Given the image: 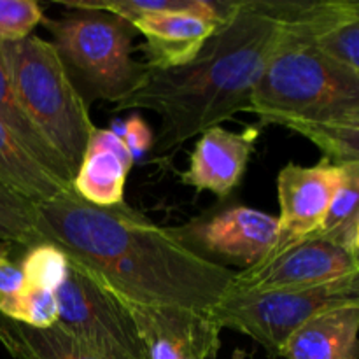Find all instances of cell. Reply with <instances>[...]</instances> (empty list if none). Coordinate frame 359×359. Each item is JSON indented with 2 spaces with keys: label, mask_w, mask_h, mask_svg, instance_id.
Segmentation results:
<instances>
[{
  "label": "cell",
  "mask_w": 359,
  "mask_h": 359,
  "mask_svg": "<svg viewBox=\"0 0 359 359\" xmlns=\"http://www.w3.org/2000/svg\"><path fill=\"white\" fill-rule=\"evenodd\" d=\"M44 244L126 304L212 312L235 270L205 258L174 228L153 223L125 203L98 207L76 191L37 203Z\"/></svg>",
  "instance_id": "cell-1"
},
{
  "label": "cell",
  "mask_w": 359,
  "mask_h": 359,
  "mask_svg": "<svg viewBox=\"0 0 359 359\" xmlns=\"http://www.w3.org/2000/svg\"><path fill=\"white\" fill-rule=\"evenodd\" d=\"M337 0H238L237 13L221 25L186 65L147 70L114 111H147L161 119L158 153L172 149L238 112H252V93L266 63L291 27L326 34L344 20Z\"/></svg>",
  "instance_id": "cell-2"
},
{
  "label": "cell",
  "mask_w": 359,
  "mask_h": 359,
  "mask_svg": "<svg viewBox=\"0 0 359 359\" xmlns=\"http://www.w3.org/2000/svg\"><path fill=\"white\" fill-rule=\"evenodd\" d=\"M319 34L291 27L252 93V112L266 125L333 126L359 121V76L318 46Z\"/></svg>",
  "instance_id": "cell-3"
},
{
  "label": "cell",
  "mask_w": 359,
  "mask_h": 359,
  "mask_svg": "<svg viewBox=\"0 0 359 359\" xmlns=\"http://www.w3.org/2000/svg\"><path fill=\"white\" fill-rule=\"evenodd\" d=\"M0 51L25 112L76 177L95 125L55 46L30 35Z\"/></svg>",
  "instance_id": "cell-4"
},
{
  "label": "cell",
  "mask_w": 359,
  "mask_h": 359,
  "mask_svg": "<svg viewBox=\"0 0 359 359\" xmlns=\"http://www.w3.org/2000/svg\"><path fill=\"white\" fill-rule=\"evenodd\" d=\"M58 20H44L56 53L81 97L88 102L125 100L149 67L133 60L135 28L102 9L70 7Z\"/></svg>",
  "instance_id": "cell-5"
},
{
  "label": "cell",
  "mask_w": 359,
  "mask_h": 359,
  "mask_svg": "<svg viewBox=\"0 0 359 359\" xmlns=\"http://www.w3.org/2000/svg\"><path fill=\"white\" fill-rule=\"evenodd\" d=\"M359 305V272L332 283L263 293H228L210 314L223 330L255 340L270 358H280L297 330L342 305Z\"/></svg>",
  "instance_id": "cell-6"
},
{
  "label": "cell",
  "mask_w": 359,
  "mask_h": 359,
  "mask_svg": "<svg viewBox=\"0 0 359 359\" xmlns=\"http://www.w3.org/2000/svg\"><path fill=\"white\" fill-rule=\"evenodd\" d=\"M55 294L56 326L112 359H149L126 305L72 263Z\"/></svg>",
  "instance_id": "cell-7"
},
{
  "label": "cell",
  "mask_w": 359,
  "mask_h": 359,
  "mask_svg": "<svg viewBox=\"0 0 359 359\" xmlns=\"http://www.w3.org/2000/svg\"><path fill=\"white\" fill-rule=\"evenodd\" d=\"M359 272V255L321 237L298 242L270 262L235 272L228 293H263L332 283Z\"/></svg>",
  "instance_id": "cell-8"
},
{
  "label": "cell",
  "mask_w": 359,
  "mask_h": 359,
  "mask_svg": "<svg viewBox=\"0 0 359 359\" xmlns=\"http://www.w3.org/2000/svg\"><path fill=\"white\" fill-rule=\"evenodd\" d=\"M342 181V167L323 158L312 167L287 163L277 175V198L280 214L279 233L272 252L262 263L270 262L298 242L318 233L328 214L332 200ZM259 263V265H262Z\"/></svg>",
  "instance_id": "cell-9"
},
{
  "label": "cell",
  "mask_w": 359,
  "mask_h": 359,
  "mask_svg": "<svg viewBox=\"0 0 359 359\" xmlns=\"http://www.w3.org/2000/svg\"><path fill=\"white\" fill-rule=\"evenodd\" d=\"M174 230L179 238L205 258L214 255L245 270L259 265L272 252L279 221L263 210L237 205Z\"/></svg>",
  "instance_id": "cell-10"
},
{
  "label": "cell",
  "mask_w": 359,
  "mask_h": 359,
  "mask_svg": "<svg viewBox=\"0 0 359 359\" xmlns=\"http://www.w3.org/2000/svg\"><path fill=\"white\" fill-rule=\"evenodd\" d=\"M123 304L149 359H214L219 353L223 328L210 312Z\"/></svg>",
  "instance_id": "cell-11"
},
{
  "label": "cell",
  "mask_w": 359,
  "mask_h": 359,
  "mask_svg": "<svg viewBox=\"0 0 359 359\" xmlns=\"http://www.w3.org/2000/svg\"><path fill=\"white\" fill-rule=\"evenodd\" d=\"M258 137V128L231 132L214 126L200 133L188 168L181 174L182 184L191 186L198 193L228 196L244 177Z\"/></svg>",
  "instance_id": "cell-12"
},
{
  "label": "cell",
  "mask_w": 359,
  "mask_h": 359,
  "mask_svg": "<svg viewBox=\"0 0 359 359\" xmlns=\"http://www.w3.org/2000/svg\"><path fill=\"white\" fill-rule=\"evenodd\" d=\"M133 156L121 135L95 126L72 188L86 202L98 207L125 203V186Z\"/></svg>",
  "instance_id": "cell-13"
},
{
  "label": "cell",
  "mask_w": 359,
  "mask_h": 359,
  "mask_svg": "<svg viewBox=\"0 0 359 359\" xmlns=\"http://www.w3.org/2000/svg\"><path fill=\"white\" fill-rule=\"evenodd\" d=\"M130 23L144 37L146 65L153 70H170L189 63L219 28L205 18L177 13L147 14Z\"/></svg>",
  "instance_id": "cell-14"
},
{
  "label": "cell",
  "mask_w": 359,
  "mask_h": 359,
  "mask_svg": "<svg viewBox=\"0 0 359 359\" xmlns=\"http://www.w3.org/2000/svg\"><path fill=\"white\" fill-rule=\"evenodd\" d=\"M280 358L359 359V305L321 312L290 337Z\"/></svg>",
  "instance_id": "cell-15"
},
{
  "label": "cell",
  "mask_w": 359,
  "mask_h": 359,
  "mask_svg": "<svg viewBox=\"0 0 359 359\" xmlns=\"http://www.w3.org/2000/svg\"><path fill=\"white\" fill-rule=\"evenodd\" d=\"M0 344L14 359H112L60 326L34 328L0 316Z\"/></svg>",
  "instance_id": "cell-16"
},
{
  "label": "cell",
  "mask_w": 359,
  "mask_h": 359,
  "mask_svg": "<svg viewBox=\"0 0 359 359\" xmlns=\"http://www.w3.org/2000/svg\"><path fill=\"white\" fill-rule=\"evenodd\" d=\"M0 184L35 203L72 191V186L46 170L0 123Z\"/></svg>",
  "instance_id": "cell-17"
},
{
  "label": "cell",
  "mask_w": 359,
  "mask_h": 359,
  "mask_svg": "<svg viewBox=\"0 0 359 359\" xmlns=\"http://www.w3.org/2000/svg\"><path fill=\"white\" fill-rule=\"evenodd\" d=\"M0 123L13 133L18 142L42 165L48 172H51L56 179L65 184L72 186L74 175L70 174L69 167L63 158L56 153L55 147L46 140L37 130V126L30 121L25 112L16 90L13 86L9 72H7L6 62H4L2 51H0Z\"/></svg>",
  "instance_id": "cell-18"
},
{
  "label": "cell",
  "mask_w": 359,
  "mask_h": 359,
  "mask_svg": "<svg viewBox=\"0 0 359 359\" xmlns=\"http://www.w3.org/2000/svg\"><path fill=\"white\" fill-rule=\"evenodd\" d=\"M65 7H86L114 13L133 21L147 14H191L205 18L221 27L237 13L238 0H77V2H60Z\"/></svg>",
  "instance_id": "cell-19"
},
{
  "label": "cell",
  "mask_w": 359,
  "mask_h": 359,
  "mask_svg": "<svg viewBox=\"0 0 359 359\" xmlns=\"http://www.w3.org/2000/svg\"><path fill=\"white\" fill-rule=\"evenodd\" d=\"M339 165L342 167V181L321 228L312 237L326 238L354 251V235L359 226V161Z\"/></svg>",
  "instance_id": "cell-20"
},
{
  "label": "cell",
  "mask_w": 359,
  "mask_h": 359,
  "mask_svg": "<svg viewBox=\"0 0 359 359\" xmlns=\"http://www.w3.org/2000/svg\"><path fill=\"white\" fill-rule=\"evenodd\" d=\"M0 242L30 249L42 242L37 228V203L0 184Z\"/></svg>",
  "instance_id": "cell-21"
},
{
  "label": "cell",
  "mask_w": 359,
  "mask_h": 359,
  "mask_svg": "<svg viewBox=\"0 0 359 359\" xmlns=\"http://www.w3.org/2000/svg\"><path fill=\"white\" fill-rule=\"evenodd\" d=\"M25 286L56 291L69 273L70 262L65 252L51 244H39L30 248L21 259Z\"/></svg>",
  "instance_id": "cell-22"
},
{
  "label": "cell",
  "mask_w": 359,
  "mask_h": 359,
  "mask_svg": "<svg viewBox=\"0 0 359 359\" xmlns=\"http://www.w3.org/2000/svg\"><path fill=\"white\" fill-rule=\"evenodd\" d=\"M293 132L300 133L305 139L319 147L333 163L359 161V121L333 128L319 126H293Z\"/></svg>",
  "instance_id": "cell-23"
},
{
  "label": "cell",
  "mask_w": 359,
  "mask_h": 359,
  "mask_svg": "<svg viewBox=\"0 0 359 359\" xmlns=\"http://www.w3.org/2000/svg\"><path fill=\"white\" fill-rule=\"evenodd\" d=\"M41 23L44 13L34 0H0V44L30 37Z\"/></svg>",
  "instance_id": "cell-24"
},
{
  "label": "cell",
  "mask_w": 359,
  "mask_h": 359,
  "mask_svg": "<svg viewBox=\"0 0 359 359\" xmlns=\"http://www.w3.org/2000/svg\"><path fill=\"white\" fill-rule=\"evenodd\" d=\"M14 321L34 328H49L58 321V302L55 291L41 287L25 286L18 302V311Z\"/></svg>",
  "instance_id": "cell-25"
},
{
  "label": "cell",
  "mask_w": 359,
  "mask_h": 359,
  "mask_svg": "<svg viewBox=\"0 0 359 359\" xmlns=\"http://www.w3.org/2000/svg\"><path fill=\"white\" fill-rule=\"evenodd\" d=\"M318 46L359 76V20L351 18L318 39Z\"/></svg>",
  "instance_id": "cell-26"
},
{
  "label": "cell",
  "mask_w": 359,
  "mask_h": 359,
  "mask_svg": "<svg viewBox=\"0 0 359 359\" xmlns=\"http://www.w3.org/2000/svg\"><path fill=\"white\" fill-rule=\"evenodd\" d=\"M25 290V277L20 263L6 258L0 262V316L14 319L18 302Z\"/></svg>",
  "instance_id": "cell-27"
},
{
  "label": "cell",
  "mask_w": 359,
  "mask_h": 359,
  "mask_svg": "<svg viewBox=\"0 0 359 359\" xmlns=\"http://www.w3.org/2000/svg\"><path fill=\"white\" fill-rule=\"evenodd\" d=\"M121 139L128 146L130 153H132L133 160L140 158L153 144V133H151L149 125L144 121L140 116H130L123 125V135Z\"/></svg>",
  "instance_id": "cell-28"
},
{
  "label": "cell",
  "mask_w": 359,
  "mask_h": 359,
  "mask_svg": "<svg viewBox=\"0 0 359 359\" xmlns=\"http://www.w3.org/2000/svg\"><path fill=\"white\" fill-rule=\"evenodd\" d=\"M6 258H9V245L4 244V242H0V262Z\"/></svg>",
  "instance_id": "cell-29"
},
{
  "label": "cell",
  "mask_w": 359,
  "mask_h": 359,
  "mask_svg": "<svg viewBox=\"0 0 359 359\" xmlns=\"http://www.w3.org/2000/svg\"><path fill=\"white\" fill-rule=\"evenodd\" d=\"M349 7L351 11H353L354 18H358L359 20V0H349Z\"/></svg>",
  "instance_id": "cell-30"
},
{
  "label": "cell",
  "mask_w": 359,
  "mask_h": 359,
  "mask_svg": "<svg viewBox=\"0 0 359 359\" xmlns=\"http://www.w3.org/2000/svg\"><path fill=\"white\" fill-rule=\"evenodd\" d=\"M353 248H354V251H356L358 255H359V226H358V230H356V235H354V244H353Z\"/></svg>",
  "instance_id": "cell-31"
}]
</instances>
